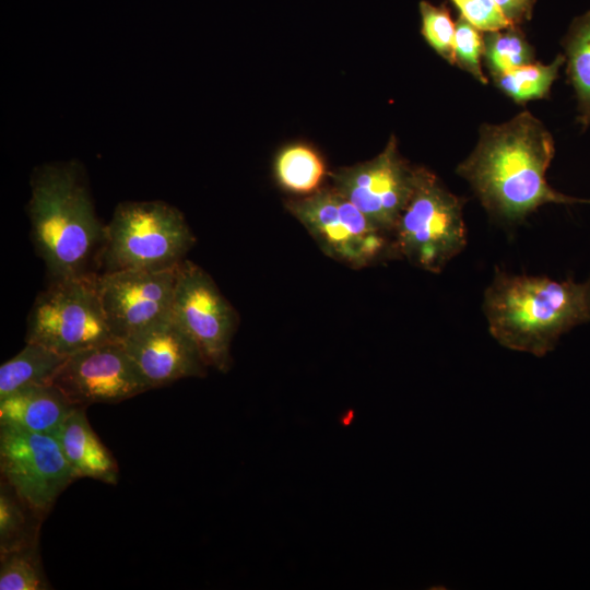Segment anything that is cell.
<instances>
[{
    "mask_svg": "<svg viewBox=\"0 0 590 590\" xmlns=\"http://www.w3.org/2000/svg\"><path fill=\"white\" fill-rule=\"evenodd\" d=\"M554 155L551 132L531 113L521 111L500 123H483L474 149L456 172L492 217L518 224L548 203H590L550 186L546 172Z\"/></svg>",
    "mask_w": 590,
    "mask_h": 590,
    "instance_id": "obj_1",
    "label": "cell"
},
{
    "mask_svg": "<svg viewBox=\"0 0 590 590\" xmlns=\"http://www.w3.org/2000/svg\"><path fill=\"white\" fill-rule=\"evenodd\" d=\"M491 335L504 347L542 357L590 321V280L577 283L496 270L483 298Z\"/></svg>",
    "mask_w": 590,
    "mask_h": 590,
    "instance_id": "obj_2",
    "label": "cell"
},
{
    "mask_svg": "<svg viewBox=\"0 0 590 590\" xmlns=\"http://www.w3.org/2000/svg\"><path fill=\"white\" fill-rule=\"evenodd\" d=\"M31 237L50 280L93 273L104 227L98 221L83 166L76 161L44 164L31 177Z\"/></svg>",
    "mask_w": 590,
    "mask_h": 590,
    "instance_id": "obj_3",
    "label": "cell"
},
{
    "mask_svg": "<svg viewBox=\"0 0 590 590\" xmlns=\"http://www.w3.org/2000/svg\"><path fill=\"white\" fill-rule=\"evenodd\" d=\"M196 243L184 214L163 201L119 203L104 227V272L178 268ZM103 273V272H102Z\"/></svg>",
    "mask_w": 590,
    "mask_h": 590,
    "instance_id": "obj_4",
    "label": "cell"
},
{
    "mask_svg": "<svg viewBox=\"0 0 590 590\" xmlns=\"http://www.w3.org/2000/svg\"><path fill=\"white\" fill-rule=\"evenodd\" d=\"M463 206L435 173L416 166L413 191L391 235L394 259L441 272L467 246Z\"/></svg>",
    "mask_w": 590,
    "mask_h": 590,
    "instance_id": "obj_5",
    "label": "cell"
},
{
    "mask_svg": "<svg viewBox=\"0 0 590 590\" xmlns=\"http://www.w3.org/2000/svg\"><path fill=\"white\" fill-rule=\"evenodd\" d=\"M97 274L50 280L30 311L25 342L69 356L117 340L103 312Z\"/></svg>",
    "mask_w": 590,
    "mask_h": 590,
    "instance_id": "obj_6",
    "label": "cell"
},
{
    "mask_svg": "<svg viewBox=\"0 0 590 590\" xmlns=\"http://www.w3.org/2000/svg\"><path fill=\"white\" fill-rule=\"evenodd\" d=\"M287 211L328 257L361 269L394 259L392 238L332 186L288 200Z\"/></svg>",
    "mask_w": 590,
    "mask_h": 590,
    "instance_id": "obj_7",
    "label": "cell"
},
{
    "mask_svg": "<svg viewBox=\"0 0 590 590\" xmlns=\"http://www.w3.org/2000/svg\"><path fill=\"white\" fill-rule=\"evenodd\" d=\"M1 481L45 517L76 480L56 436L0 425Z\"/></svg>",
    "mask_w": 590,
    "mask_h": 590,
    "instance_id": "obj_8",
    "label": "cell"
},
{
    "mask_svg": "<svg viewBox=\"0 0 590 590\" xmlns=\"http://www.w3.org/2000/svg\"><path fill=\"white\" fill-rule=\"evenodd\" d=\"M172 319L192 339L208 366L226 373L237 314L212 278L185 260L177 269Z\"/></svg>",
    "mask_w": 590,
    "mask_h": 590,
    "instance_id": "obj_9",
    "label": "cell"
},
{
    "mask_svg": "<svg viewBox=\"0 0 590 590\" xmlns=\"http://www.w3.org/2000/svg\"><path fill=\"white\" fill-rule=\"evenodd\" d=\"M415 172L391 135L374 158L335 169L329 177L330 186L391 236L413 191Z\"/></svg>",
    "mask_w": 590,
    "mask_h": 590,
    "instance_id": "obj_10",
    "label": "cell"
},
{
    "mask_svg": "<svg viewBox=\"0 0 590 590\" xmlns=\"http://www.w3.org/2000/svg\"><path fill=\"white\" fill-rule=\"evenodd\" d=\"M50 385L83 408L119 403L152 389L119 340L67 356Z\"/></svg>",
    "mask_w": 590,
    "mask_h": 590,
    "instance_id": "obj_11",
    "label": "cell"
},
{
    "mask_svg": "<svg viewBox=\"0 0 590 590\" xmlns=\"http://www.w3.org/2000/svg\"><path fill=\"white\" fill-rule=\"evenodd\" d=\"M177 269L121 270L97 274L106 322L117 340L170 315Z\"/></svg>",
    "mask_w": 590,
    "mask_h": 590,
    "instance_id": "obj_12",
    "label": "cell"
},
{
    "mask_svg": "<svg viewBox=\"0 0 590 590\" xmlns=\"http://www.w3.org/2000/svg\"><path fill=\"white\" fill-rule=\"evenodd\" d=\"M120 341L152 389L206 375L201 352L170 315Z\"/></svg>",
    "mask_w": 590,
    "mask_h": 590,
    "instance_id": "obj_13",
    "label": "cell"
},
{
    "mask_svg": "<svg viewBox=\"0 0 590 590\" xmlns=\"http://www.w3.org/2000/svg\"><path fill=\"white\" fill-rule=\"evenodd\" d=\"M76 408L52 385L32 386L0 399V425L56 436Z\"/></svg>",
    "mask_w": 590,
    "mask_h": 590,
    "instance_id": "obj_14",
    "label": "cell"
},
{
    "mask_svg": "<svg viewBox=\"0 0 590 590\" xmlns=\"http://www.w3.org/2000/svg\"><path fill=\"white\" fill-rule=\"evenodd\" d=\"M86 408H76L63 422L57 439L76 479L91 477L117 484L119 468L86 417Z\"/></svg>",
    "mask_w": 590,
    "mask_h": 590,
    "instance_id": "obj_15",
    "label": "cell"
},
{
    "mask_svg": "<svg viewBox=\"0 0 590 590\" xmlns=\"http://www.w3.org/2000/svg\"><path fill=\"white\" fill-rule=\"evenodd\" d=\"M273 175L281 189L299 198L323 188L329 173L322 156L312 146L291 143L276 153Z\"/></svg>",
    "mask_w": 590,
    "mask_h": 590,
    "instance_id": "obj_16",
    "label": "cell"
},
{
    "mask_svg": "<svg viewBox=\"0 0 590 590\" xmlns=\"http://www.w3.org/2000/svg\"><path fill=\"white\" fill-rule=\"evenodd\" d=\"M66 358L40 344L26 342L0 366V399L27 387L50 385Z\"/></svg>",
    "mask_w": 590,
    "mask_h": 590,
    "instance_id": "obj_17",
    "label": "cell"
},
{
    "mask_svg": "<svg viewBox=\"0 0 590 590\" xmlns=\"http://www.w3.org/2000/svg\"><path fill=\"white\" fill-rule=\"evenodd\" d=\"M568 80L577 104V121L590 127V10L577 17L563 39Z\"/></svg>",
    "mask_w": 590,
    "mask_h": 590,
    "instance_id": "obj_18",
    "label": "cell"
},
{
    "mask_svg": "<svg viewBox=\"0 0 590 590\" xmlns=\"http://www.w3.org/2000/svg\"><path fill=\"white\" fill-rule=\"evenodd\" d=\"M42 517L4 481L0 484V554L38 544Z\"/></svg>",
    "mask_w": 590,
    "mask_h": 590,
    "instance_id": "obj_19",
    "label": "cell"
},
{
    "mask_svg": "<svg viewBox=\"0 0 590 590\" xmlns=\"http://www.w3.org/2000/svg\"><path fill=\"white\" fill-rule=\"evenodd\" d=\"M565 57L559 54L550 63L531 62L492 76L496 87L514 102L524 104L548 95Z\"/></svg>",
    "mask_w": 590,
    "mask_h": 590,
    "instance_id": "obj_20",
    "label": "cell"
},
{
    "mask_svg": "<svg viewBox=\"0 0 590 590\" xmlns=\"http://www.w3.org/2000/svg\"><path fill=\"white\" fill-rule=\"evenodd\" d=\"M483 59L491 76L534 61L532 46L517 25L483 35Z\"/></svg>",
    "mask_w": 590,
    "mask_h": 590,
    "instance_id": "obj_21",
    "label": "cell"
},
{
    "mask_svg": "<svg viewBox=\"0 0 590 590\" xmlns=\"http://www.w3.org/2000/svg\"><path fill=\"white\" fill-rule=\"evenodd\" d=\"M51 589L44 573L38 544L0 554V590Z\"/></svg>",
    "mask_w": 590,
    "mask_h": 590,
    "instance_id": "obj_22",
    "label": "cell"
},
{
    "mask_svg": "<svg viewBox=\"0 0 590 590\" xmlns=\"http://www.w3.org/2000/svg\"><path fill=\"white\" fill-rule=\"evenodd\" d=\"M421 32L430 48L455 66L453 38L456 23L451 20L448 10L444 7H436L428 1L420 2Z\"/></svg>",
    "mask_w": 590,
    "mask_h": 590,
    "instance_id": "obj_23",
    "label": "cell"
},
{
    "mask_svg": "<svg viewBox=\"0 0 590 590\" xmlns=\"http://www.w3.org/2000/svg\"><path fill=\"white\" fill-rule=\"evenodd\" d=\"M483 51L482 32L460 16L456 22L453 38L455 66L471 74L480 83L486 84L488 80L482 70Z\"/></svg>",
    "mask_w": 590,
    "mask_h": 590,
    "instance_id": "obj_24",
    "label": "cell"
},
{
    "mask_svg": "<svg viewBox=\"0 0 590 590\" xmlns=\"http://www.w3.org/2000/svg\"><path fill=\"white\" fill-rule=\"evenodd\" d=\"M452 2L459 9L461 16L481 32L486 33L514 25L494 0H452Z\"/></svg>",
    "mask_w": 590,
    "mask_h": 590,
    "instance_id": "obj_25",
    "label": "cell"
},
{
    "mask_svg": "<svg viewBox=\"0 0 590 590\" xmlns=\"http://www.w3.org/2000/svg\"><path fill=\"white\" fill-rule=\"evenodd\" d=\"M506 19L514 25L529 19L533 0H494Z\"/></svg>",
    "mask_w": 590,
    "mask_h": 590,
    "instance_id": "obj_26",
    "label": "cell"
}]
</instances>
